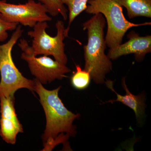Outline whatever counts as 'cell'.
Here are the masks:
<instances>
[{
    "instance_id": "cell-11",
    "label": "cell",
    "mask_w": 151,
    "mask_h": 151,
    "mask_svg": "<svg viewBox=\"0 0 151 151\" xmlns=\"http://www.w3.org/2000/svg\"><path fill=\"white\" fill-rule=\"evenodd\" d=\"M126 9L130 19L139 17L151 18V0H113Z\"/></svg>"
},
{
    "instance_id": "cell-7",
    "label": "cell",
    "mask_w": 151,
    "mask_h": 151,
    "mask_svg": "<svg viewBox=\"0 0 151 151\" xmlns=\"http://www.w3.org/2000/svg\"><path fill=\"white\" fill-rule=\"evenodd\" d=\"M46 7L40 2L28 0L24 4H10L0 0V17L8 22L33 28L38 22L51 21Z\"/></svg>"
},
{
    "instance_id": "cell-14",
    "label": "cell",
    "mask_w": 151,
    "mask_h": 151,
    "mask_svg": "<svg viewBox=\"0 0 151 151\" xmlns=\"http://www.w3.org/2000/svg\"><path fill=\"white\" fill-rule=\"evenodd\" d=\"M40 2L46 7L47 12L52 17L61 15L64 20L68 17V10L61 0H39Z\"/></svg>"
},
{
    "instance_id": "cell-9",
    "label": "cell",
    "mask_w": 151,
    "mask_h": 151,
    "mask_svg": "<svg viewBox=\"0 0 151 151\" xmlns=\"http://www.w3.org/2000/svg\"><path fill=\"white\" fill-rule=\"evenodd\" d=\"M129 40L115 48L110 49L108 57L116 60L127 55H134L135 59L140 62L145 58L146 55L151 52V36H140L134 31H131L127 35Z\"/></svg>"
},
{
    "instance_id": "cell-10",
    "label": "cell",
    "mask_w": 151,
    "mask_h": 151,
    "mask_svg": "<svg viewBox=\"0 0 151 151\" xmlns=\"http://www.w3.org/2000/svg\"><path fill=\"white\" fill-rule=\"evenodd\" d=\"M125 80L126 77L122 78V86L126 92L125 95H120L116 92L113 88V81L107 80L105 81L106 86L108 89L113 91L117 96V98L116 100H111L105 103H113L116 102H121L133 110L135 113L137 120H139L144 116L146 107L144 96L142 94L135 95L132 94L127 88Z\"/></svg>"
},
{
    "instance_id": "cell-6",
    "label": "cell",
    "mask_w": 151,
    "mask_h": 151,
    "mask_svg": "<svg viewBox=\"0 0 151 151\" xmlns=\"http://www.w3.org/2000/svg\"><path fill=\"white\" fill-rule=\"evenodd\" d=\"M22 51L21 58L27 63L31 73L42 84H47L55 79L61 80L71 70L66 65L60 63L48 56H35L26 40L20 39L18 44Z\"/></svg>"
},
{
    "instance_id": "cell-5",
    "label": "cell",
    "mask_w": 151,
    "mask_h": 151,
    "mask_svg": "<svg viewBox=\"0 0 151 151\" xmlns=\"http://www.w3.org/2000/svg\"><path fill=\"white\" fill-rule=\"evenodd\" d=\"M55 27L57 34L55 37L47 33L46 29L49 28L47 22L37 23L32 30L28 32L27 35L32 38V50L35 56L52 55L56 61L66 65L68 58L63 41L68 37L70 28H65L64 22L61 20L57 21Z\"/></svg>"
},
{
    "instance_id": "cell-3",
    "label": "cell",
    "mask_w": 151,
    "mask_h": 151,
    "mask_svg": "<svg viewBox=\"0 0 151 151\" xmlns=\"http://www.w3.org/2000/svg\"><path fill=\"white\" fill-rule=\"evenodd\" d=\"M123 9L113 0H89L85 10L86 13H101L105 17L108 25L105 41L110 49L122 44L124 36L130 29L151 24V22L135 24L129 22L124 17Z\"/></svg>"
},
{
    "instance_id": "cell-15",
    "label": "cell",
    "mask_w": 151,
    "mask_h": 151,
    "mask_svg": "<svg viewBox=\"0 0 151 151\" xmlns=\"http://www.w3.org/2000/svg\"><path fill=\"white\" fill-rule=\"evenodd\" d=\"M15 23H10L5 21L0 17V42H3L8 37V31L15 30L18 26Z\"/></svg>"
},
{
    "instance_id": "cell-2",
    "label": "cell",
    "mask_w": 151,
    "mask_h": 151,
    "mask_svg": "<svg viewBox=\"0 0 151 151\" xmlns=\"http://www.w3.org/2000/svg\"><path fill=\"white\" fill-rule=\"evenodd\" d=\"M106 24L104 16L97 13L82 24L88 36L87 44L84 46V69L90 73L91 78L97 84L104 83L105 76L113 68L111 60L105 52L107 47L104 34Z\"/></svg>"
},
{
    "instance_id": "cell-1",
    "label": "cell",
    "mask_w": 151,
    "mask_h": 151,
    "mask_svg": "<svg viewBox=\"0 0 151 151\" xmlns=\"http://www.w3.org/2000/svg\"><path fill=\"white\" fill-rule=\"evenodd\" d=\"M33 91L40 97V101L46 116L45 130L42 135L44 150H51L58 144L64 143L69 137H74L76 127L73 121L80 115L68 110L58 96L61 86L48 90L36 78L34 79Z\"/></svg>"
},
{
    "instance_id": "cell-13",
    "label": "cell",
    "mask_w": 151,
    "mask_h": 151,
    "mask_svg": "<svg viewBox=\"0 0 151 151\" xmlns=\"http://www.w3.org/2000/svg\"><path fill=\"white\" fill-rule=\"evenodd\" d=\"M63 4L68 7V25L70 28V25L76 18L87 7L89 0H61Z\"/></svg>"
},
{
    "instance_id": "cell-4",
    "label": "cell",
    "mask_w": 151,
    "mask_h": 151,
    "mask_svg": "<svg viewBox=\"0 0 151 151\" xmlns=\"http://www.w3.org/2000/svg\"><path fill=\"white\" fill-rule=\"evenodd\" d=\"M24 32L18 25L7 42L0 45V97H14L17 90L25 88L33 91L34 81L25 77L16 66L12 50Z\"/></svg>"
},
{
    "instance_id": "cell-8",
    "label": "cell",
    "mask_w": 151,
    "mask_h": 151,
    "mask_svg": "<svg viewBox=\"0 0 151 151\" xmlns=\"http://www.w3.org/2000/svg\"><path fill=\"white\" fill-rule=\"evenodd\" d=\"M14 103L15 97H0V136L5 142L12 145L15 144L18 134L23 132L16 113Z\"/></svg>"
},
{
    "instance_id": "cell-12",
    "label": "cell",
    "mask_w": 151,
    "mask_h": 151,
    "mask_svg": "<svg viewBox=\"0 0 151 151\" xmlns=\"http://www.w3.org/2000/svg\"><path fill=\"white\" fill-rule=\"evenodd\" d=\"M76 70L73 72L70 81L72 86L78 90H83L89 86L91 80V75L88 71L81 69L80 65H76Z\"/></svg>"
}]
</instances>
